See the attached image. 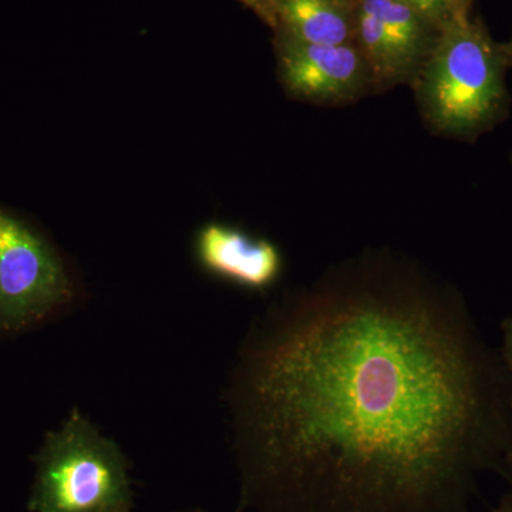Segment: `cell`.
<instances>
[{"label":"cell","mask_w":512,"mask_h":512,"mask_svg":"<svg viewBox=\"0 0 512 512\" xmlns=\"http://www.w3.org/2000/svg\"><path fill=\"white\" fill-rule=\"evenodd\" d=\"M498 365L463 306L416 282L276 306L229 377L237 512H468L512 444Z\"/></svg>","instance_id":"cell-1"},{"label":"cell","mask_w":512,"mask_h":512,"mask_svg":"<svg viewBox=\"0 0 512 512\" xmlns=\"http://www.w3.org/2000/svg\"><path fill=\"white\" fill-rule=\"evenodd\" d=\"M507 47L497 45L483 26L460 12L437 33L417 73L424 117L441 133L476 137L501 119L507 107Z\"/></svg>","instance_id":"cell-2"},{"label":"cell","mask_w":512,"mask_h":512,"mask_svg":"<svg viewBox=\"0 0 512 512\" xmlns=\"http://www.w3.org/2000/svg\"><path fill=\"white\" fill-rule=\"evenodd\" d=\"M133 505L130 466L119 444L73 410L37 456L30 511L131 512Z\"/></svg>","instance_id":"cell-3"},{"label":"cell","mask_w":512,"mask_h":512,"mask_svg":"<svg viewBox=\"0 0 512 512\" xmlns=\"http://www.w3.org/2000/svg\"><path fill=\"white\" fill-rule=\"evenodd\" d=\"M77 276L42 235L0 210V333H15L79 305Z\"/></svg>","instance_id":"cell-4"},{"label":"cell","mask_w":512,"mask_h":512,"mask_svg":"<svg viewBox=\"0 0 512 512\" xmlns=\"http://www.w3.org/2000/svg\"><path fill=\"white\" fill-rule=\"evenodd\" d=\"M278 56L286 89L301 99L318 103L352 100L372 80L356 43L311 45L281 35Z\"/></svg>","instance_id":"cell-5"},{"label":"cell","mask_w":512,"mask_h":512,"mask_svg":"<svg viewBox=\"0 0 512 512\" xmlns=\"http://www.w3.org/2000/svg\"><path fill=\"white\" fill-rule=\"evenodd\" d=\"M197 255L208 272L251 291L271 288L282 272L281 252L272 242L229 225H205Z\"/></svg>","instance_id":"cell-6"},{"label":"cell","mask_w":512,"mask_h":512,"mask_svg":"<svg viewBox=\"0 0 512 512\" xmlns=\"http://www.w3.org/2000/svg\"><path fill=\"white\" fill-rule=\"evenodd\" d=\"M359 0H275V29L311 45L355 43Z\"/></svg>","instance_id":"cell-7"},{"label":"cell","mask_w":512,"mask_h":512,"mask_svg":"<svg viewBox=\"0 0 512 512\" xmlns=\"http://www.w3.org/2000/svg\"><path fill=\"white\" fill-rule=\"evenodd\" d=\"M355 43L365 57L373 82L380 84L402 83L416 79L421 69L403 46L375 18L359 6L357 12Z\"/></svg>","instance_id":"cell-8"},{"label":"cell","mask_w":512,"mask_h":512,"mask_svg":"<svg viewBox=\"0 0 512 512\" xmlns=\"http://www.w3.org/2000/svg\"><path fill=\"white\" fill-rule=\"evenodd\" d=\"M359 6L377 20L423 66L436 42L439 28L419 10L399 0H359Z\"/></svg>","instance_id":"cell-9"},{"label":"cell","mask_w":512,"mask_h":512,"mask_svg":"<svg viewBox=\"0 0 512 512\" xmlns=\"http://www.w3.org/2000/svg\"><path fill=\"white\" fill-rule=\"evenodd\" d=\"M412 8L419 10L433 25L441 28L447 20L460 12H467L457 0H399Z\"/></svg>","instance_id":"cell-10"},{"label":"cell","mask_w":512,"mask_h":512,"mask_svg":"<svg viewBox=\"0 0 512 512\" xmlns=\"http://www.w3.org/2000/svg\"><path fill=\"white\" fill-rule=\"evenodd\" d=\"M501 362L512 387V316L503 323V353Z\"/></svg>","instance_id":"cell-11"},{"label":"cell","mask_w":512,"mask_h":512,"mask_svg":"<svg viewBox=\"0 0 512 512\" xmlns=\"http://www.w3.org/2000/svg\"><path fill=\"white\" fill-rule=\"evenodd\" d=\"M241 2L275 28V0H241Z\"/></svg>","instance_id":"cell-12"},{"label":"cell","mask_w":512,"mask_h":512,"mask_svg":"<svg viewBox=\"0 0 512 512\" xmlns=\"http://www.w3.org/2000/svg\"><path fill=\"white\" fill-rule=\"evenodd\" d=\"M494 512H512V495L504 497Z\"/></svg>","instance_id":"cell-13"},{"label":"cell","mask_w":512,"mask_h":512,"mask_svg":"<svg viewBox=\"0 0 512 512\" xmlns=\"http://www.w3.org/2000/svg\"><path fill=\"white\" fill-rule=\"evenodd\" d=\"M505 468H507V470H510L512 476V444L510 447V451H508L507 461H505Z\"/></svg>","instance_id":"cell-14"},{"label":"cell","mask_w":512,"mask_h":512,"mask_svg":"<svg viewBox=\"0 0 512 512\" xmlns=\"http://www.w3.org/2000/svg\"><path fill=\"white\" fill-rule=\"evenodd\" d=\"M505 47H507L508 57H510V63L512 64V43L510 46H505Z\"/></svg>","instance_id":"cell-15"},{"label":"cell","mask_w":512,"mask_h":512,"mask_svg":"<svg viewBox=\"0 0 512 512\" xmlns=\"http://www.w3.org/2000/svg\"><path fill=\"white\" fill-rule=\"evenodd\" d=\"M457 2L460 3L461 6H464V8L468 6V0H457Z\"/></svg>","instance_id":"cell-16"},{"label":"cell","mask_w":512,"mask_h":512,"mask_svg":"<svg viewBox=\"0 0 512 512\" xmlns=\"http://www.w3.org/2000/svg\"><path fill=\"white\" fill-rule=\"evenodd\" d=\"M183 512H204V511H201V510H190V511H183Z\"/></svg>","instance_id":"cell-17"}]
</instances>
